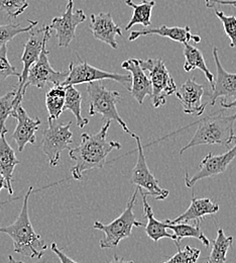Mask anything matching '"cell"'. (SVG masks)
<instances>
[{
  "label": "cell",
  "instance_id": "f35d334b",
  "mask_svg": "<svg viewBox=\"0 0 236 263\" xmlns=\"http://www.w3.org/2000/svg\"><path fill=\"white\" fill-rule=\"evenodd\" d=\"M205 4H206V7L208 8H214L215 6L214 0H205Z\"/></svg>",
  "mask_w": 236,
  "mask_h": 263
},
{
  "label": "cell",
  "instance_id": "1f68e13d",
  "mask_svg": "<svg viewBox=\"0 0 236 263\" xmlns=\"http://www.w3.org/2000/svg\"><path fill=\"white\" fill-rule=\"evenodd\" d=\"M215 14L220 20L223 26V30L226 35L230 39V47L236 48V16L235 15H226L223 11L214 9Z\"/></svg>",
  "mask_w": 236,
  "mask_h": 263
},
{
  "label": "cell",
  "instance_id": "d4e9b609",
  "mask_svg": "<svg viewBox=\"0 0 236 263\" xmlns=\"http://www.w3.org/2000/svg\"><path fill=\"white\" fill-rule=\"evenodd\" d=\"M184 45V56H185V64L184 70L186 72H190L194 69H199L205 74L207 80L211 83H214V75L210 72L206 65L205 59L203 57L202 52L196 47L190 45L189 43H185Z\"/></svg>",
  "mask_w": 236,
  "mask_h": 263
},
{
  "label": "cell",
  "instance_id": "5b68a950",
  "mask_svg": "<svg viewBox=\"0 0 236 263\" xmlns=\"http://www.w3.org/2000/svg\"><path fill=\"white\" fill-rule=\"evenodd\" d=\"M87 95L90 117L100 115L106 120L115 121L123 131L130 135L132 134L116 107L117 103L122 99L118 91L106 89L102 81H93L87 83Z\"/></svg>",
  "mask_w": 236,
  "mask_h": 263
},
{
  "label": "cell",
  "instance_id": "3957f363",
  "mask_svg": "<svg viewBox=\"0 0 236 263\" xmlns=\"http://www.w3.org/2000/svg\"><path fill=\"white\" fill-rule=\"evenodd\" d=\"M236 114L224 116L223 110L207 116L198 121L197 131L190 142L182 148L180 155L190 148L201 145H222L230 148L233 141H236L234 123Z\"/></svg>",
  "mask_w": 236,
  "mask_h": 263
},
{
  "label": "cell",
  "instance_id": "e575fe53",
  "mask_svg": "<svg viewBox=\"0 0 236 263\" xmlns=\"http://www.w3.org/2000/svg\"><path fill=\"white\" fill-rule=\"evenodd\" d=\"M51 249L53 250V252H55L56 254H57V256L59 257V259H60V261L63 263H67V262H72V263H76V261L74 260V259H72V258H70V257H68L66 254H64L61 250H59V248H58V246H57V244L56 243H53L52 245H51Z\"/></svg>",
  "mask_w": 236,
  "mask_h": 263
},
{
  "label": "cell",
  "instance_id": "836d02e7",
  "mask_svg": "<svg viewBox=\"0 0 236 263\" xmlns=\"http://www.w3.org/2000/svg\"><path fill=\"white\" fill-rule=\"evenodd\" d=\"M11 76H16L19 78L20 73L15 67L10 64L7 58V46L5 45L0 49V81H3Z\"/></svg>",
  "mask_w": 236,
  "mask_h": 263
},
{
  "label": "cell",
  "instance_id": "4316f807",
  "mask_svg": "<svg viewBox=\"0 0 236 263\" xmlns=\"http://www.w3.org/2000/svg\"><path fill=\"white\" fill-rule=\"evenodd\" d=\"M69 109L76 118L77 126L81 129L89 124V120L82 116V95L75 88L74 85L66 86V99L64 110Z\"/></svg>",
  "mask_w": 236,
  "mask_h": 263
},
{
  "label": "cell",
  "instance_id": "7a4b0ae2",
  "mask_svg": "<svg viewBox=\"0 0 236 263\" xmlns=\"http://www.w3.org/2000/svg\"><path fill=\"white\" fill-rule=\"evenodd\" d=\"M33 193V186L29 187L24 197L23 208L16 220L9 226L1 227L0 233L7 234L13 242V250L23 256L40 259L48 249L47 244L34 231L29 215V198Z\"/></svg>",
  "mask_w": 236,
  "mask_h": 263
},
{
  "label": "cell",
  "instance_id": "9c48e42d",
  "mask_svg": "<svg viewBox=\"0 0 236 263\" xmlns=\"http://www.w3.org/2000/svg\"><path fill=\"white\" fill-rule=\"evenodd\" d=\"M77 65L74 63L69 64V74L67 78L64 80L62 85H78L82 83H89L93 81H102V80H113L120 83L128 91L132 88V76L124 75L114 72L104 71L94 66L89 65L86 61H82Z\"/></svg>",
  "mask_w": 236,
  "mask_h": 263
},
{
  "label": "cell",
  "instance_id": "277c9868",
  "mask_svg": "<svg viewBox=\"0 0 236 263\" xmlns=\"http://www.w3.org/2000/svg\"><path fill=\"white\" fill-rule=\"evenodd\" d=\"M138 194V187L136 186L133 197L130 198L125 210L123 213L116 218L111 223L105 225L100 221H96L93 225V228L96 230L102 231L104 233V238L99 241L101 249H112L116 247L121 240L132 236V231L134 227H144V224L136 220L134 208L135 199Z\"/></svg>",
  "mask_w": 236,
  "mask_h": 263
},
{
  "label": "cell",
  "instance_id": "ffe728a7",
  "mask_svg": "<svg viewBox=\"0 0 236 263\" xmlns=\"http://www.w3.org/2000/svg\"><path fill=\"white\" fill-rule=\"evenodd\" d=\"M220 210V205L214 201H212L210 198H197L192 196L191 198V204L190 206L184 212L182 215L177 217L174 220H167L166 222L175 224L179 222H190V221H197L202 220L204 217L214 215L218 213Z\"/></svg>",
  "mask_w": 236,
  "mask_h": 263
},
{
  "label": "cell",
  "instance_id": "d6986e66",
  "mask_svg": "<svg viewBox=\"0 0 236 263\" xmlns=\"http://www.w3.org/2000/svg\"><path fill=\"white\" fill-rule=\"evenodd\" d=\"M121 67L128 71L132 76V88L131 95L134 99L139 103L142 104L146 97H151L152 93V85L149 78L145 71L141 68L138 62V59L131 58L122 62Z\"/></svg>",
  "mask_w": 236,
  "mask_h": 263
},
{
  "label": "cell",
  "instance_id": "4dcf8cb0",
  "mask_svg": "<svg viewBox=\"0 0 236 263\" xmlns=\"http://www.w3.org/2000/svg\"><path fill=\"white\" fill-rule=\"evenodd\" d=\"M178 252L169 257V259L165 260L166 263H196L198 261L201 251L197 248H193L191 246H186L183 250L180 245H177Z\"/></svg>",
  "mask_w": 236,
  "mask_h": 263
},
{
  "label": "cell",
  "instance_id": "f546056e",
  "mask_svg": "<svg viewBox=\"0 0 236 263\" xmlns=\"http://www.w3.org/2000/svg\"><path fill=\"white\" fill-rule=\"evenodd\" d=\"M29 26L23 27L22 25L15 24H7V25H0V49L7 45L13 37L20 33H29L34 27L37 26V21H31L29 20Z\"/></svg>",
  "mask_w": 236,
  "mask_h": 263
},
{
  "label": "cell",
  "instance_id": "8d00e7d4",
  "mask_svg": "<svg viewBox=\"0 0 236 263\" xmlns=\"http://www.w3.org/2000/svg\"><path fill=\"white\" fill-rule=\"evenodd\" d=\"M214 4H220V5H232L236 6V0H214Z\"/></svg>",
  "mask_w": 236,
  "mask_h": 263
},
{
  "label": "cell",
  "instance_id": "9a60e30c",
  "mask_svg": "<svg viewBox=\"0 0 236 263\" xmlns=\"http://www.w3.org/2000/svg\"><path fill=\"white\" fill-rule=\"evenodd\" d=\"M213 58L216 64V78L214 83L211 85L210 92V104L215 105L216 100L219 98L227 100L228 99L236 98V73L227 72L220 62L218 56L217 47L213 48Z\"/></svg>",
  "mask_w": 236,
  "mask_h": 263
},
{
  "label": "cell",
  "instance_id": "4fadbf2b",
  "mask_svg": "<svg viewBox=\"0 0 236 263\" xmlns=\"http://www.w3.org/2000/svg\"><path fill=\"white\" fill-rule=\"evenodd\" d=\"M235 158L236 143L231 149L223 154L215 155L213 153H208L199 165V171L192 178H189L188 173L185 174L186 186L192 189L196 184V182L201 179L224 173L227 167Z\"/></svg>",
  "mask_w": 236,
  "mask_h": 263
},
{
  "label": "cell",
  "instance_id": "44dd1931",
  "mask_svg": "<svg viewBox=\"0 0 236 263\" xmlns=\"http://www.w3.org/2000/svg\"><path fill=\"white\" fill-rule=\"evenodd\" d=\"M138 192L142 198V205H143V215L147 219V223L145 226V233L146 235L154 241L158 242L161 239L169 238L175 241L174 234H170L169 229L167 228L166 222H161L155 218L153 209L147 201V195L138 187Z\"/></svg>",
  "mask_w": 236,
  "mask_h": 263
},
{
  "label": "cell",
  "instance_id": "2e32d148",
  "mask_svg": "<svg viewBox=\"0 0 236 263\" xmlns=\"http://www.w3.org/2000/svg\"><path fill=\"white\" fill-rule=\"evenodd\" d=\"M12 117L17 121V126L12 134V138L17 144L18 151L23 152L27 144H35V133L38 130L41 122L37 118H31L22 103L17 106Z\"/></svg>",
  "mask_w": 236,
  "mask_h": 263
},
{
  "label": "cell",
  "instance_id": "ac0fdd59",
  "mask_svg": "<svg viewBox=\"0 0 236 263\" xmlns=\"http://www.w3.org/2000/svg\"><path fill=\"white\" fill-rule=\"evenodd\" d=\"M155 34L163 37H168L174 42H178L181 44L189 43L190 41H193L196 44L201 42V36L199 34H193L191 33V29L188 26L182 28V27H168L165 25L159 28H154V29L145 28L140 31H133L128 36V41L134 42L139 36L155 35Z\"/></svg>",
  "mask_w": 236,
  "mask_h": 263
},
{
  "label": "cell",
  "instance_id": "ba28073f",
  "mask_svg": "<svg viewBox=\"0 0 236 263\" xmlns=\"http://www.w3.org/2000/svg\"><path fill=\"white\" fill-rule=\"evenodd\" d=\"M131 136L135 139L137 146V160L132 170L131 183L135 184L137 187L142 190L147 196L155 197L156 200H164L169 197V191L160 186L159 180L149 170L146 163L145 155L143 153L140 137L135 135V133H132Z\"/></svg>",
  "mask_w": 236,
  "mask_h": 263
},
{
  "label": "cell",
  "instance_id": "74e56055",
  "mask_svg": "<svg viewBox=\"0 0 236 263\" xmlns=\"http://www.w3.org/2000/svg\"><path fill=\"white\" fill-rule=\"evenodd\" d=\"M3 189H6V190H7V183H6V180H5L4 176L0 173V192H1V190H3Z\"/></svg>",
  "mask_w": 236,
  "mask_h": 263
},
{
  "label": "cell",
  "instance_id": "d590c367",
  "mask_svg": "<svg viewBox=\"0 0 236 263\" xmlns=\"http://www.w3.org/2000/svg\"><path fill=\"white\" fill-rule=\"evenodd\" d=\"M220 106H221L223 109H228V108H232V107L236 108V98L235 99L232 100V101H227V100H225V99H221V101H220Z\"/></svg>",
  "mask_w": 236,
  "mask_h": 263
},
{
  "label": "cell",
  "instance_id": "8fae6325",
  "mask_svg": "<svg viewBox=\"0 0 236 263\" xmlns=\"http://www.w3.org/2000/svg\"><path fill=\"white\" fill-rule=\"evenodd\" d=\"M29 33H30V36L28 42L25 45L24 54L20 60L24 64V69L18 78V86L16 88V96L19 99H24L25 97L23 95V89L28 79L29 70L38 59L44 43L51 39L52 30L50 26L45 25L41 29H35V27H34Z\"/></svg>",
  "mask_w": 236,
  "mask_h": 263
},
{
  "label": "cell",
  "instance_id": "7402d4cb",
  "mask_svg": "<svg viewBox=\"0 0 236 263\" xmlns=\"http://www.w3.org/2000/svg\"><path fill=\"white\" fill-rule=\"evenodd\" d=\"M6 134L7 133H2L0 135V173L6 180L9 195L12 196L13 190L11 182L13 178V171L16 165L20 164V161L17 160L13 148L6 141Z\"/></svg>",
  "mask_w": 236,
  "mask_h": 263
},
{
  "label": "cell",
  "instance_id": "5bb4252c",
  "mask_svg": "<svg viewBox=\"0 0 236 263\" xmlns=\"http://www.w3.org/2000/svg\"><path fill=\"white\" fill-rule=\"evenodd\" d=\"M175 95L185 114L196 117H200L204 114L206 103H203L202 98L205 95V87L202 84L196 82L194 78L187 79L179 88H177Z\"/></svg>",
  "mask_w": 236,
  "mask_h": 263
},
{
  "label": "cell",
  "instance_id": "8992f818",
  "mask_svg": "<svg viewBox=\"0 0 236 263\" xmlns=\"http://www.w3.org/2000/svg\"><path fill=\"white\" fill-rule=\"evenodd\" d=\"M141 68L147 74L151 85L152 93L151 99L153 106L159 108L166 104V99L169 96L176 93L177 84L169 74V70L162 58L158 59H138Z\"/></svg>",
  "mask_w": 236,
  "mask_h": 263
},
{
  "label": "cell",
  "instance_id": "30bf717a",
  "mask_svg": "<svg viewBox=\"0 0 236 263\" xmlns=\"http://www.w3.org/2000/svg\"><path fill=\"white\" fill-rule=\"evenodd\" d=\"M46 41L42 45L38 59L34 65L29 70L28 79L26 85L23 89V95L25 96L29 86H34L37 88H44L47 83H53L54 85H59L64 82L69 74V70L66 71H56L49 61V51L47 50Z\"/></svg>",
  "mask_w": 236,
  "mask_h": 263
},
{
  "label": "cell",
  "instance_id": "83f0119b",
  "mask_svg": "<svg viewBox=\"0 0 236 263\" xmlns=\"http://www.w3.org/2000/svg\"><path fill=\"white\" fill-rule=\"evenodd\" d=\"M233 243V237H227L224 234L223 229H219L217 232V237L213 241L212 251L207 259L209 263H224L226 262V255L228 249L231 247Z\"/></svg>",
  "mask_w": 236,
  "mask_h": 263
},
{
  "label": "cell",
  "instance_id": "484cf974",
  "mask_svg": "<svg viewBox=\"0 0 236 263\" xmlns=\"http://www.w3.org/2000/svg\"><path fill=\"white\" fill-rule=\"evenodd\" d=\"M66 99V86L54 85L46 93V106L49 112V119L56 121L64 111Z\"/></svg>",
  "mask_w": 236,
  "mask_h": 263
},
{
  "label": "cell",
  "instance_id": "603a6c76",
  "mask_svg": "<svg viewBox=\"0 0 236 263\" xmlns=\"http://www.w3.org/2000/svg\"><path fill=\"white\" fill-rule=\"evenodd\" d=\"M201 222H202V220H197V223L194 225L188 224V222H179V223H175V224H170V223L166 222V225L169 230L173 231V234L175 236L176 245H180V242L184 238H195L202 243L204 247L209 248L210 240L205 236V234L203 233V231L200 228Z\"/></svg>",
  "mask_w": 236,
  "mask_h": 263
},
{
  "label": "cell",
  "instance_id": "d6a6232c",
  "mask_svg": "<svg viewBox=\"0 0 236 263\" xmlns=\"http://www.w3.org/2000/svg\"><path fill=\"white\" fill-rule=\"evenodd\" d=\"M29 7L27 0H0V9L10 17H17Z\"/></svg>",
  "mask_w": 236,
  "mask_h": 263
},
{
  "label": "cell",
  "instance_id": "ab89813d",
  "mask_svg": "<svg viewBox=\"0 0 236 263\" xmlns=\"http://www.w3.org/2000/svg\"><path fill=\"white\" fill-rule=\"evenodd\" d=\"M235 8H236V6H235Z\"/></svg>",
  "mask_w": 236,
  "mask_h": 263
},
{
  "label": "cell",
  "instance_id": "52a82bcc",
  "mask_svg": "<svg viewBox=\"0 0 236 263\" xmlns=\"http://www.w3.org/2000/svg\"><path fill=\"white\" fill-rule=\"evenodd\" d=\"M49 127L44 131L41 140L42 152L49 159V165L56 167L61 160V153L70 150L73 143V133L70 130L72 122L68 124H54L53 120L48 119Z\"/></svg>",
  "mask_w": 236,
  "mask_h": 263
},
{
  "label": "cell",
  "instance_id": "6da1fadb",
  "mask_svg": "<svg viewBox=\"0 0 236 263\" xmlns=\"http://www.w3.org/2000/svg\"><path fill=\"white\" fill-rule=\"evenodd\" d=\"M110 125L111 121L107 120L98 133L91 135L83 133L80 145L70 149L69 156L75 162V166L71 169L72 177L75 180H80L86 171L102 169L107 164L108 155L113 150L121 149L119 142L107 140Z\"/></svg>",
  "mask_w": 236,
  "mask_h": 263
},
{
  "label": "cell",
  "instance_id": "7c38bea8",
  "mask_svg": "<svg viewBox=\"0 0 236 263\" xmlns=\"http://www.w3.org/2000/svg\"><path fill=\"white\" fill-rule=\"evenodd\" d=\"M67 6L62 16L54 17L50 28L56 31L59 47H68L76 36L77 27L86 21V14L82 9L74 11V0H67Z\"/></svg>",
  "mask_w": 236,
  "mask_h": 263
},
{
  "label": "cell",
  "instance_id": "e0dca14e",
  "mask_svg": "<svg viewBox=\"0 0 236 263\" xmlns=\"http://www.w3.org/2000/svg\"><path fill=\"white\" fill-rule=\"evenodd\" d=\"M90 18H91L90 31L93 34V36L96 40L109 45L112 49L116 50L118 48L116 36L122 35V29L115 24L111 13L109 12L92 13L90 15Z\"/></svg>",
  "mask_w": 236,
  "mask_h": 263
},
{
  "label": "cell",
  "instance_id": "cb8c5ba5",
  "mask_svg": "<svg viewBox=\"0 0 236 263\" xmlns=\"http://www.w3.org/2000/svg\"><path fill=\"white\" fill-rule=\"evenodd\" d=\"M125 4L134 9L133 16L124 29L125 31H130L135 25H141L144 28L151 27L152 11L156 5L155 0H142L138 4L135 3L134 0H125Z\"/></svg>",
  "mask_w": 236,
  "mask_h": 263
},
{
  "label": "cell",
  "instance_id": "f1b7e54d",
  "mask_svg": "<svg viewBox=\"0 0 236 263\" xmlns=\"http://www.w3.org/2000/svg\"><path fill=\"white\" fill-rule=\"evenodd\" d=\"M22 101L23 99L16 96V89L0 97V135L8 132L5 127V122L9 116L12 117Z\"/></svg>",
  "mask_w": 236,
  "mask_h": 263
}]
</instances>
